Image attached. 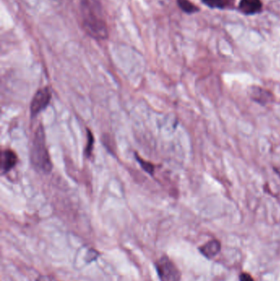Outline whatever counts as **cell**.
I'll return each mask as SVG.
<instances>
[{
    "mask_svg": "<svg viewBox=\"0 0 280 281\" xmlns=\"http://www.w3.org/2000/svg\"><path fill=\"white\" fill-rule=\"evenodd\" d=\"M83 24L89 35L96 39H105L108 36L106 23L101 13L99 0H82Z\"/></svg>",
    "mask_w": 280,
    "mask_h": 281,
    "instance_id": "6da1fadb",
    "label": "cell"
},
{
    "mask_svg": "<svg viewBox=\"0 0 280 281\" xmlns=\"http://www.w3.org/2000/svg\"><path fill=\"white\" fill-rule=\"evenodd\" d=\"M31 162L33 164L34 168L37 171L42 172L45 174L51 171L52 163L46 147L45 132L42 125L38 127L34 136Z\"/></svg>",
    "mask_w": 280,
    "mask_h": 281,
    "instance_id": "7a4b0ae2",
    "label": "cell"
},
{
    "mask_svg": "<svg viewBox=\"0 0 280 281\" xmlns=\"http://www.w3.org/2000/svg\"><path fill=\"white\" fill-rule=\"evenodd\" d=\"M161 281H180L181 272L169 256H163L155 263Z\"/></svg>",
    "mask_w": 280,
    "mask_h": 281,
    "instance_id": "3957f363",
    "label": "cell"
},
{
    "mask_svg": "<svg viewBox=\"0 0 280 281\" xmlns=\"http://www.w3.org/2000/svg\"><path fill=\"white\" fill-rule=\"evenodd\" d=\"M51 99V92L48 87H44L35 94L31 104V114L32 117L43 111Z\"/></svg>",
    "mask_w": 280,
    "mask_h": 281,
    "instance_id": "277c9868",
    "label": "cell"
},
{
    "mask_svg": "<svg viewBox=\"0 0 280 281\" xmlns=\"http://www.w3.org/2000/svg\"><path fill=\"white\" fill-rule=\"evenodd\" d=\"M262 9L261 0H241L239 4V9L247 15L255 14Z\"/></svg>",
    "mask_w": 280,
    "mask_h": 281,
    "instance_id": "5b68a950",
    "label": "cell"
},
{
    "mask_svg": "<svg viewBox=\"0 0 280 281\" xmlns=\"http://www.w3.org/2000/svg\"><path fill=\"white\" fill-rule=\"evenodd\" d=\"M202 255L208 259H211L216 256L221 250V244L218 240L213 239L206 243L199 248Z\"/></svg>",
    "mask_w": 280,
    "mask_h": 281,
    "instance_id": "8992f818",
    "label": "cell"
},
{
    "mask_svg": "<svg viewBox=\"0 0 280 281\" xmlns=\"http://www.w3.org/2000/svg\"><path fill=\"white\" fill-rule=\"evenodd\" d=\"M17 163V157L16 154L11 150H5L2 155V173L6 174L10 171Z\"/></svg>",
    "mask_w": 280,
    "mask_h": 281,
    "instance_id": "52a82bcc",
    "label": "cell"
},
{
    "mask_svg": "<svg viewBox=\"0 0 280 281\" xmlns=\"http://www.w3.org/2000/svg\"><path fill=\"white\" fill-rule=\"evenodd\" d=\"M251 96L254 101L261 104H266L272 101L271 94L269 93L266 90H263L261 87H252L251 88Z\"/></svg>",
    "mask_w": 280,
    "mask_h": 281,
    "instance_id": "ba28073f",
    "label": "cell"
},
{
    "mask_svg": "<svg viewBox=\"0 0 280 281\" xmlns=\"http://www.w3.org/2000/svg\"><path fill=\"white\" fill-rule=\"evenodd\" d=\"M177 4L179 5L180 9L186 13H193L199 10V9L192 5L189 0H177Z\"/></svg>",
    "mask_w": 280,
    "mask_h": 281,
    "instance_id": "9c48e42d",
    "label": "cell"
},
{
    "mask_svg": "<svg viewBox=\"0 0 280 281\" xmlns=\"http://www.w3.org/2000/svg\"><path fill=\"white\" fill-rule=\"evenodd\" d=\"M205 5L212 9H223L225 7L224 0H202Z\"/></svg>",
    "mask_w": 280,
    "mask_h": 281,
    "instance_id": "30bf717a",
    "label": "cell"
},
{
    "mask_svg": "<svg viewBox=\"0 0 280 281\" xmlns=\"http://www.w3.org/2000/svg\"><path fill=\"white\" fill-rule=\"evenodd\" d=\"M87 145L86 147V155L87 156H90L91 155L93 150V144H94V136L90 131L87 130Z\"/></svg>",
    "mask_w": 280,
    "mask_h": 281,
    "instance_id": "8fae6325",
    "label": "cell"
},
{
    "mask_svg": "<svg viewBox=\"0 0 280 281\" xmlns=\"http://www.w3.org/2000/svg\"><path fill=\"white\" fill-rule=\"evenodd\" d=\"M137 159V162L141 164V166H143V169H144L146 171L148 172L149 174H152L154 173V166L152 164L149 163V162H145L143 159H141L140 157H136Z\"/></svg>",
    "mask_w": 280,
    "mask_h": 281,
    "instance_id": "7c38bea8",
    "label": "cell"
},
{
    "mask_svg": "<svg viewBox=\"0 0 280 281\" xmlns=\"http://www.w3.org/2000/svg\"><path fill=\"white\" fill-rule=\"evenodd\" d=\"M239 280L240 281H255L253 278L248 273H242L241 275H239Z\"/></svg>",
    "mask_w": 280,
    "mask_h": 281,
    "instance_id": "4fadbf2b",
    "label": "cell"
}]
</instances>
